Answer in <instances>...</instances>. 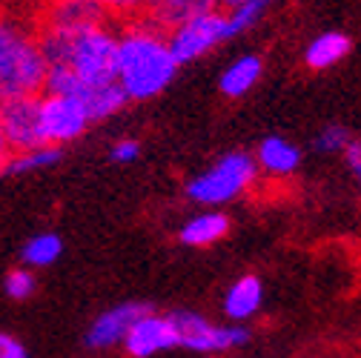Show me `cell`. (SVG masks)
<instances>
[{
    "instance_id": "obj_1",
    "label": "cell",
    "mask_w": 361,
    "mask_h": 358,
    "mask_svg": "<svg viewBox=\"0 0 361 358\" xmlns=\"http://www.w3.org/2000/svg\"><path fill=\"white\" fill-rule=\"evenodd\" d=\"M40 52L47 58V89L72 95L83 86H104L115 80L118 26L95 20L78 29L37 26ZM43 89V92H47Z\"/></svg>"
},
{
    "instance_id": "obj_2",
    "label": "cell",
    "mask_w": 361,
    "mask_h": 358,
    "mask_svg": "<svg viewBox=\"0 0 361 358\" xmlns=\"http://www.w3.org/2000/svg\"><path fill=\"white\" fill-rule=\"evenodd\" d=\"M178 61L172 58L166 32L141 18L118 26L115 83L123 89L129 104L158 98L178 78Z\"/></svg>"
},
{
    "instance_id": "obj_3",
    "label": "cell",
    "mask_w": 361,
    "mask_h": 358,
    "mask_svg": "<svg viewBox=\"0 0 361 358\" xmlns=\"http://www.w3.org/2000/svg\"><path fill=\"white\" fill-rule=\"evenodd\" d=\"M47 75L35 18L0 6V101L40 95L47 89Z\"/></svg>"
},
{
    "instance_id": "obj_4",
    "label": "cell",
    "mask_w": 361,
    "mask_h": 358,
    "mask_svg": "<svg viewBox=\"0 0 361 358\" xmlns=\"http://www.w3.org/2000/svg\"><path fill=\"white\" fill-rule=\"evenodd\" d=\"M258 181L261 178L252 155L244 149H233L227 155H221L204 172L192 175L184 187V195L201 209H221L250 195L258 187Z\"/></svg>"
},
{
    "instance_id": "obj_5",
    "label": "cell",
    "mask_w": 361,
    "mask_h": 358,
    "mask_svg": "<svg viewBox=\"0 0 361 358\" xmlns=\"http://www.w3.org/2000/svg\"><path fill=\"white\" fill-rule=\"evenodd\" d=\"M169 319L178 333V347H184L198 355H215V352H233L250 344L252 333L247 324H215L195 309H175Z\"/></svg>"
},
{
    "instance_id": "obj_6",
    "label": "cell",
    "mask_w": 361,
    "mask_h": 358,
    "mask_svg": "<svg viewBox=\"0 0 361 358\" xmlns=\"http://www.w3.org/2000/svg\"><path fill=\"white\" fill-rule=\"evenodd\" d=\"M37 121H40L43 147H55V149H63L66 144L78 141L92 126L86 106L75 95L49 92V89L37 95Z\"/></svg>"
},
{
    "instance_id": "obj_7",
    "label": "cell",
    "mask_w": 361,
    "mask_h": 358,
    "mask_svg": "<svg viewBox=\"0 0 361 358\" xmlns=\"http://www.w3.org/2000/svg\"><path fill=\"white\" fill-rule=\"evenodd\" d=\"M230 26H227V15L221 9L201 15L184 26H178L172 32H166L172 58L178 61V66L184 63H195L201 58H207L209 52H215L224 40H230Z\"/></svg>"
},
{
    "instance_id": "obj_8",
    "label": "cell",
    "mask_w": 361,
    "mask_h": 358,
    "mask_svg": "<svg viewBox=\"0 0 361 358\" xmlns=\"http://www.w3.org/2000/svg\"><path fill=\"white\" fill-rule=\"evenodd\" d=\"M123 352L129 358H155L161 352H169L178 347V333H175V324L169 319V312H155V309H147L144 316L135 321L123 338Z\"/></svg>"
},
{
    "instance_id": "obj_9",
    "label": "cell",
    "mask_w": 361,
    "mask_h": 358,
    "mask_svg": "<svg viewBox=\"0 0 361 358\" xmlns=\"http://www.w3.org/2000/svg\"><path fill=\"white\" fill-rule=\"evenodd\" d=\"M0 123H4V138H6L9 155L43 147L40 121H37V95L35 98L0 101Z\"/></svg>"
},
{
    "instance_id": "obj_10",
    "label": "cell",
    "mask_w": 361,
    "mask_h": 358,
    "mask_svg": "<svg viewBox=\"0 0 361 358\" xmlns=\"http://www.w3.org/2000/svg\"><path fill=\"white\" fill-rule=\"evenodd\" d=\"M147 309H152L149 304L144 301H123V304H115L109 309H104L101 316L89 324L86 335H83V344L89 350H109V347H121L129 327L138 321Z\"/></svg>"
},
{
    "instance_id": "obj_11",
    "label": "cell",
    "mask_w": 361,
    "mask_h": 358,
    "mask_svg": "<svg viewBox=\"0 0 361 358\" xmlns=\"http://www.w3.org/2000/svg\"><path fill=\"white\" fill-rule=\"evenodd\" d=\"M252 161H255L258 178L279 184V181H290V178L301 169V149L281 135H267L258 144Z\"/></svg>"
},
{
    "instance_id": "obj_12",
    "label": "cell",
    "mask_w": 361,
    "mask_h": 358,
    "mask_svg": "<svg viewBox=\"0 0 361 358\" xmlns=\"http://www.w3.org/2000/svg\"><path fill=\"white\" fill-rule=\"evenodd\" d=\"M264 307V284L258 276H238L221 298V309L230 324H250Z\"/></svg>"
},
{
    "instance_id": "obj_13",
    "label": "cell",
    "mask_w": 361,
    "mask_h": 358,
    "mask_svg": "<svg viewBox=\"0 0 361 358\" xmlns=\"http://www.w3.org/2000/svg\"><path fill=\"white\" fill-rule=\"evenodd\" d=\"M230 227H233V221L224 209H201L180 223L178 241L192 249H204V247H212L227 238Z\"/></svg>"
},
{
    "instance_id": "obj_14",
    "label": "cell",
    "mask_w": 361,
    "mask_h": 358,
    "mask_svg": "<svg viewBox=\"0 0 361 358\" xmlns=\"http://www.w3.org/2000/svg\"><path fill=\"white\" fill-rule=\"evenodd\" d=\"M215 0H149L147 6V20H152L158 29L172 32L178 26H184L201 15L215 12Z\"/></svg>"
},
{
    "instance_id": "obj_15",
    "label": "cell",
    "mask_w": 361,
    "mask_h": 358,
    "mask_svg": "<svg viewBox=\"0 0 361 358\" xmlns=\"http://www.w3.org/2000/svg\"><path fill=\"white\" fill-rule=\"evenodd\" d=\"M261 75H264V61H261V55L247 52V55L235 58L227 69L221 72V78H218V92H221L224 98H230V101H238V98L250 95L252 89L258 86Z\"/></svg>"
},
{
    "instance_id": "obj_16",
    "label": "cell",
    "mask_w": 361,
    "mask_h": 358,
    "mask_svg": "<svg viewBox=\"0 0 361 358\" xmlns=\"http://www.w3.org/2000/svg\"><path fill=\"white\" fill-rule=\"evenodd\" d=\"M350 37L344 32H322V35H315L310 43H307V49H304V63L307 69L312 72H324L336 63H341L347 55H350Z\"/></svg>"
},
{
    "instance_id": "obj_17",
    "label": "cell",
    "mask_w": 361,
    "mask_h": 358,
    "mask_svg": "<svg viewBox=\"0 0 361 358\" xmlns=\"http://www.w3.org/2000/svg\"><path fill=\"white\" fill-rule=\"evenodd\" d=\"M89 112V118H92V123L98 121H106L112 115H118L129 101L123 95V89L112 80V83H104V86H83L78 89V92H72Z\"/></svg>"
},
{
    "instance_id": "obj_18",
    "label": "cell",
    "mask_w": 361,
    "mask_h": 358,
    "mask_svg": "<svg viewBox=\"0 0 361 358\" xmlns=\"http://www.w3.org/2000/svg\"><path fill=\"white\" fill-rule=\"evenodd\" d=\"M63 255V238L58 233H35L20 249V264L29 270H47Z\"/></svg>"
},
{
    "instance_id": "obj_19",
    "label": "cell",
    "mask_w": 361,
    "mask_h": 358,
    "mask_svg": "<svg viewBox=\"0 0 361 358\" xmlns=\"http://www.w3.org/2000/svg\"><path fill=\"white\" fill-rule=\"evenodd\" d=\"M63 149H55V147H35V149H23V152H12L4 163V175H29V172H37V169H49L61 161Z\"/></svg>"
},
{
    "instance_id": "obj_20",
    "label": "cell",
    "mask_w": 361,
    "mask_h": 358,
    "mask_svg": "<svg viewBox=\"0 0 361 358\" xmlns=\"http://www.w3.org/2000/svg\"><path fill=\"white\" fill-rule=\"evenodd\" d=\"M98 6V12L115 23V26H123V23H132V20H141L147 15V6L149 0H92Z\"/></svg>"
},
{
    "instance_id": "obj_21",
    "label": "cell",
    "mask_w": 361,
    "mask_h": 358,
    "mask_svg": "<svg viewBox=\"0 0 361 358\" xmlns=\"http://www.w3.org/2000/svg\"><path fill=\"white\" fill-rule=\"evenodd\" d=\"M276 0H247V4H241L238 9L233 12H224L227 15V26H230V35H241V32H250L252 26L261 23V18L269 12V6H273Z\"/></svg>"
},
{
    "instance_id": "obj_22",
    "label": "cell",
    "mask_w": 361,
    "mask_h": 358,
    "mask_svg": "<svg viewBox=\"0 0 361 358\" xmlns=\"http://www.w3.org/2000/svg\"><path fill=\"white\" fill-rule=\"evenodd\" d=\"M35 290H37V276H35V270H29L23 264L12 266L4 278V292L12 301H29L35 295Z\"/></svg>"
},
{
    "instance_id": "obj_23",
    "label": "cell",
    "mask_w": 361,
    "mask_h": 358,
    "mask_svg": "<svg viewBox=\"0 0 361 358\" xmlns=\"http://www.w3.org/2000/svg\"><path fill=\"white\" fill-rule=\"evenodd\" d=\"M350 141H353V132L344 123H327L319 129V135H315V149L324 155H338V152H344V147Z\"/></svg>"
},
{
    "instance_id": "obj_24",
    "label": "cell",
    "mask_w": 361,
    "mask_h": 358,
    "mask_svg": "<svg viewBox=\"0 0 361 358\" xmlns=\"http://www.w3.org/2000/svg\"><path fill=\"white\" fill-rule=\"evenodd\" d=\"M138 155H141V144L135 138H121L109 149V158L115 163H132V161H138Z\"/></svg>"
},
{
    "instance_id": "obj_25",
    "label": "cell",
    "mask_w": 361,
    "mask_h": 358,
    "mask_svg": "<svg viewBox=\"0 0 361 358\" xmlns=\"http://www.w3.org/2000/svg\"><path fill=\"white\" fill-rule=\"evenodd\" d=\"M0 358H29V350L18 335L0 333Z\"/></svg>"
},
{
    "instance_id": "obj_26",
    "label": "cell",
    "mask_w": 361,
    "mask_h": 358,
    "mask_svg": "<svg viewBox=\"0 0 361 358\" xmlns=\"http://www.w3.org/2000/svg\"><path fill=\"white\" fill-rule=\"evenodd\" d=\"M341 158H344V163H347L353 172H358V169H361V138H355V135H353V141L344 147Z\"/></svg>"
},
{
    "instance_id": "obj_27",
    "label": "cell",
    "mask_w": 361,
    "mask_h": 358,
    "mask_svg": "<svg viewBox=\"0 0 361 358\" xmlns=\"http://www.w3.org/2000/svg\"><path fill=\"white\" fill-rule=\"evenodd\" d=\"M241 4H247V0H215V6H218L221 12H233V9H238Z\"/></svg>"
},
{
    "instance_id": "obj_28",
    "label": "cell",
    "mask_w": 361,
    "mask_h": 358,
    "mask_svg": "<svg viewBox=\"0 0 361 358\" xmlns=\"http://www.w3.org/2000/svg\"><path fill=\"white\" fill-rule=\"evenodd\" d=\"M6 158H9V147H6V138H4V123H0V169H4Z\"/></svg>"
},
{
    "instance_id": "obj_29",
    "label": "cell",
    "mask_w": 361,
    "mask_h": 358,
    "mask_svg": "<svg viewBox=\"0 0 361 358\" xmlns=\"http://www.w3.org/2000/svg\"><path fill=\"white\" fill-rule=\"evenodd\" d=\"M49 4H61V0H40V6H49Z\"/></svg>"
},
{
    "instance_id": "obj_30",
    "label": "cell",
    "mask_w": 361,
    "mask_h": 358,
    "mask_svg": "<svg viewBox=\"0 0 361 358\" xmlns=\"http://www.w3.org/2000/svg\"><path fill=\"white\" fill-rule=\"evenodd\" d=\"M355 178H358V187H361V169H358V172H355Z\"/></svg>"
},
{
    "instance_id": "obj_31",
    "label": "cell",
    "mask_w": 361,
    "mask_h": 358,
    "mask_svg": "<svg viewBox=\"0 0 361 358\" xmlns=\"http://www.w3.org/2000/svg\"><path fill=\"white\" fill-rule=\"evenodd\" d=\"M310 358H330V355H310Z\"/></svg>"
},
{
    "instance_id": "obj_32",
    "label": "cell",
    "mask_w": 361,
    "mask_h": 358,
    "mask_svg": "<svg viewBox=\"0 0 361 358\" xmlns=\"http://www.w3.org/2000/svg\"><path fill=\"white\" fill-rule=\"evenodd\" d=\"M198 358H215V355H198Z\"/></svg>"
}]
</instances>
